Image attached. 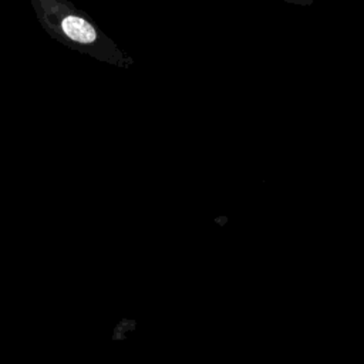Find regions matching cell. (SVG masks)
Masks as SVG:
<instances>
[{
    "instance_id": "1",
    "label": "cell",
    "mask_w": 364,
    "mask_h": 364,
    "mask_svg": "<svg viewBox=\"0 0 364 364\" xmlns=\"http://www.w3.org/2000/svg\"><path fill=\"white\" fill-rule=\"evenodd\" d=\"M61 28L64 31V34H67L71 40L77 41V43H92L97 37L94 27L87 23L85 20L75 17V16H68L63 20L61 23Z\"/></svg>"
}]
</instances>
